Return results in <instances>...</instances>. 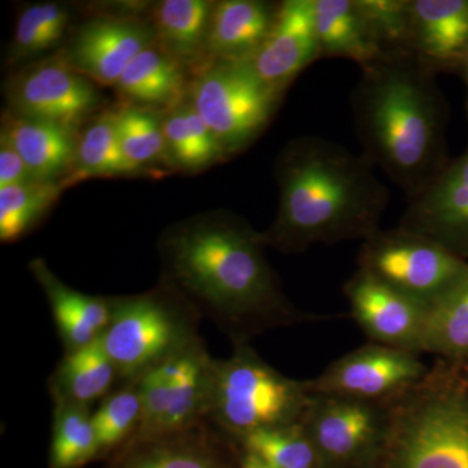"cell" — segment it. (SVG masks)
I'll list each match as a JSON object with an SVG mask.
<instances>
[{
    "mask_svg": "<svg viewBox=\"0 0 468 468\" xmlns=\"http://www.w3.org/2000/svg\"><path fill=\"white\" fill-rule=\"evenodd\" d=\"M266 248L263 233L237 215H198L175 224L160 239L162 282L233 345L315 319L286 297Z\"/></svg>",
    "mask_w": 468,
    "mask_h": 468,
    "instance_id": "obj_1",
    "label": "cell"
},
{
    "mask_svg": "<svg viewBox=\"0 0 468 468\" xmlns=\"http://www.w3.org/2000/svg\"><path fill=\"white\" fill-rule=\"evenodd\" d=\"M363 154L304 135L291 141L276 162L279 207L267 246L289 254L314 245L362 239L381 229L387 186Z\"/></svg>",
    "mask_w": 468,
    "mask_h": 468,
    "instance_id": "obj_2",
    "label": "cell"
},
{
    "mask_svg": "<svg viewBox=\"0 0 468 468\" xmlns=\"http://www.w3.org/2000/svg\"><path fill=\"white\" fill-rule=\"evenodd\" d=\"M435 72L415 54L388 55L360 68L351 112L363 155L409 199L445 168V107Z\"/></svg>",
    "mask_w": 468,
    "mask_h": 468,
    "instance_id": "obj_3",
    "label": "cell"
},
{
    "mask_svg": "<svg viewBox=\"0 0 468 468\" xmlns=\"http://www.w3.org/2000/svg\"><path fill=\"white\" fill-rule=\"evenodd\" d=\"M387 408L374 468H468V385L452 363H437Z\"/></svg>",
    "mask_w": 468,
    "mask_h": 468,
    "instance_id": "obj_4",
    "label": "cell"
},
{
    "mask_svg": "<svg viewBox=\"0 0 468 468\" xmlns=\"http://www.w3.org/2000/svg\"><path fill=\"white\" fill-rule=\"evenodd\" d=\"M311 396L309 381L285 377L250 344L233 345L229 358L215 359L207 420L237 442L255 431L301 423Z\"/></svg>",
    "mask_w": 468,
    "mask_h": 468,
    "instance_id": "obj_5",
    "label": "cell"
},
{
    "mask_svg": "<svg viewBox=\"0 0 468 468\" xmlns=\"http://www.w3.org/2000/svg\"><path fill=\"white\" fill-rule=\"evenodd\" d=\"M201 315L174 286L113 297V314L101 343L120 380H138L189 349L199 335Z\"/></svg>",
    "mask_w": 468,
    "mask_h": 468,
    "instance_id": "obj_6",
    "label": "cell"
},
{
    "mask_svg": "<svg viewBox=\"0 0 468 468\" xmlns=\"http://www.w3.org/2000/svg\"><path fill=\"white\" fill-rule=\"evenodd\" d=\"M282 98V92L261 81L250 63L208 60L197 69L190 85V104L228 155L263 133Z\"/></svg>",
    "mask_w": 468,
    "mask_h": 468,
    "instance_id": "obj_7",
    "label": "cell"
},
{
    "mask_svg": "<svg viewBox=\"0 0 468 468\" xmlns=\"http://www.w3.org/2000/svg\"><path fill=\"white\" fill-rule=\"evenodd\" d=\"M358 261V270L428 311L468 272L466 260L433 239L399 226L378 230L363 241Z\"/></svg>",
    "mask_w": 468,
    "mask_h": 468,
    "instance_id": "obj_8",
    "label": "cell"
},
{
    "mask_svg": "<svg viewBox=\"0 0 468 468\" xmlns=\"http://www.w3.org/2000/svg\"><path fill=\"white\" fill-rule=\"evenodd\" d=\"M215 358L203 338L138 378L143 420L133 439L186 430L207 420Z\"/></svg>",
    "mask_w": 468,
    "mask_h": 468,
    "instance_id": "obj_9",
    "label": "cell"
},
{
    "mask_svg": "<svg viewBox=\"0 0 468 468\" xmlns=\"http://www.w3.org/2000/svg\"><path fill=\"white\" fill-rule=\"evenodd\" d=\"M301 423L323 468H374L387 432V402L313 393Z\"/></svg>",
    "mask_w": 468,
    "mask_h": 468,
    "instance_id": "obj_10",
    "label": "cell"
},
{
    "mask_svg": "<svg viewBox=\"0 0 468 468\" xmlns=\"http://www.w3.org/2000/svg\"><path fill=\"white\" fill-rule=\"evenodd\" d=\"M428 371L419 354L369 343L307 381L314 394L384 403L420 383Z\"/></svg>",
    "mask_w": 468,
    "mask_h": 468,
    "instance_id": "obj_11",
    "label": "cell"
},
{
    "mask_svg": "<svg viewBox=\"0 0 468 468\" xmlns=\"http://www.w3.org/2000/svg\"><path fill=\"white\" fill-rule=\"evenodd\" d=\"M7 98L11 112L72 131L101 103L94 82L76 72L61 57L20 70L9 81Z\"/></svg>",
    "mask_w": 468,
    "mask_h": 468,
    "instance_id": "obj_12",
    "label": "cell"
},
{
    "mask_svg": "<svg viewBox=\"0 0 468 468\" xmlns=\"http://www.w3.org/2000/svg\"><path fill=\"white\" fill-rule=\"evenodd\" d=\"M242 449L208 420L153 437L132 439L106 468H241Z\"/></svg>",
    "mask_w": 468,
    "mask_h": 468,
    "instance_id": "obj_13",
    "label": "cell"
},
{
    "mask_svg": "<svg viewBox=\"0 0 468 468\" xmlns=\"http://www.w3.org/2000/svg\"><path fill=\"white\" fill-rule=\"evenodd\" d=\"M351 316L371 343L420 354L427 307L358 270L344 285Z\"/></svg>",
    "mask_w": 468,
    "mask_h": 468,
    "instance_id": "obj_14",
    "label": "cell"
},
{
    "mask_svg": "<svg viewBox=\"0 0 468 468\" xmlns=\"http://www.w3.org/2000/svg\"><path fill=\"white\" fill-rule=\"evenodd\" d=\"M155 43L154 27L138 18L101 16L79 27L61 58L94 84L115 88L129 63Z\"/></svg>",
    "mask_w": 468,
    "mask_h": 468,
    "instance_id": "obj_15",
    "label": "cell"
},
{
    "mask_svg": "<svg viewBox=\"0 0 468 468\" xmlns=\"http://www.w3.org/2000/svg\"><path fill=\"white\" fill-rule=\"evenodd\" d=\"M399 227L433 239L461 258L468 255V150L409 199Z\"/></svg>",
    "mask_w": 468,
    "mask_h": 468,
    "instance_id": "obj_16",
    "label": "cell"
},
{
    "mask_svg": "<svg viewBox=\"0 0 468 468\" xmlns=\"http://www.w3.org/2000/svg\"><path fill=\"white\" fill-rule=\"evenodd\" d=\"M318 58L315 0H285L266 41L249 63L264 84L284 94L295 77Z\"/></svg>",
    "mask_w": 468,
    "mask_h": 468,
    "instance_id": "obj_17",
    "label": "cell"
},
{
    "mask_svg": "<svg viewBox=\"0 0 468 468\" xmlns=\"http://www.w3.org/2000/svg\"><path fill=\"white\" fill-rule=\"evenodd\" d=\"M29 271L50 304L64 353L101 340L112 320L113 297L75 291L64 284L41 258L30 261Z\"/></svg>",
    "mask_w": 468,
    "mask_h": 468,
    "instance_id": "obj_18",
    "label": "cell"
},
{
    "mask_svg": "<svg viewBox=\"0 0 468 468\" xmlns=\"http://www.w3.org/2000/svg\"><path fill=\"white\" fill-rule=\"evenodd\" d=\"M412 52L433 70L468 51V0H409Z\"/></svg>",
    "mask_w": 468,
    "mask_h": 468,
    "instance_id": "obj_19",
    "label": "cell"
},
{
    "mask_svg": "<svg viewBox=\"0 0 468 468\" xmlns=\"http://www.w3.org/2000/svg\"><path fill=\"white\" fill-rule=\"evenodd\" d=\"M0 137L20 154L34 180L58 183L66 181L61 177L68 172L72 176L75 171L79 140L72 129L7 111Z\"/></svg>",
    "mask_w": 468,
    "mask_h": 468,
    "instance_id": "obj_20",
    "label": "cell"
},
{
    "mask_svg": "<svg viewBox=\"0 0 468 468\" xmlns=\"http://www.w3.org/2000/svg\"><path fill=\"white\" fill-rule=\"evenodd\" d=\"M280 5L260 0L215 3L209 24V60L249 63L275 24Z\"/></svg>",
    "mask_w": 468,
    "mask_h": 468,
    "instance_id": "obj_21",
    "label": "cell"
},
{
    "mask_svg": "<svg viewBox=\"0 0 468 468\" xmlns=\"http://www.w3.org/2000/svg\"><path fill=\"white\" fill-rule=\"evenodd\" d=\"M215 3L206 0H165L154 11L156 42L181 66L207 63L209 24Z\"/></svg>",
    "mask_w": 468,
    "mask_h": 468,
    "instance_id": "obj_22",
    "label": "cell"
},
{
    "mask_svg": "<svg viewBox=\"0 0 468 468\" xmlns=\"http://www.w3.org/2000/svg\"><path fill=\"white\" fill-rule=\"evenodd\" d=\"M319 57L347 58L360 68L385 58L356 0H315Z\"/></svg>",
    "mask_w": 468,
    "mask_h": 468,
    "instance_id": "obj_23",
    "label": "cell"
},
{
    "mask_svg": "<svg viewBox=\"0 0 468 468\" xmlns=\"http://www.w3.org/2000/svg\"><path fill=\"white\" fill-rule=\"evenodd\" d=\"M184 69L155 43L129 63L115 89L132 106L172 110L183 103L186 90Z\"/></svg>",
    "mask_w": 468,
    "mask_h": 468,
    "instance_id": "obj_24",
    "label": "cell"
},
{
    "mask_svg": "<svg viewBox=\"0 0 468 468\" xmlns=\"http://www.w3.org/2000/svg\"><path fill=\"white\" fill-rule=\"evenodd\" d=\"M120 380L112 360L101 346V340L82 349L64 353L63 359L48 378V392L54 403L90 408L112 392Z\"/></svg>",
    "mask_w": 468,
    "mask_h": 468,
    "instance_id": "obj_25",
    "label": "cell"
},
{
    "mask_svg": "<svg viewBox=\"0 0 468 468\" xmlns=\"http://www.w3.org/2000/svg\"><path fill=\"white\" fill-rule=\"evenodd\" d=\"M168 165L181 171L197 172L223 162V144L190 103L178 104L162 117Z\"/></svg>",
    "mask_w": 468,
    "mask_h": 468,
    "instance_id": "obj_26",
    "label": "cell"
},
{
    "mask_svg": "<svg viewBox=\"0 0 468 468\" xmlns=\"http://www.w3.org/2000/svg\"><path fill=\"white\" fill-rule=\"evenodd\" d=\"M421 353L441 360H468V272L428 311Z\"/></svg>",
    "mask_w": 468,
    "mask_h": 468,
    "instance_id": "obj_27",
    "label": "cell"
},
{
    "mask_svg": "<svg viewBox=\"0 0 468 468\" xmlns=\"http://www.w3.org/2000/svg\"><path fill=\"white\" fill-rule=\"evenodd\" d=\"M100 460L97 433L90 408L54 403L50 468H82Z\"/></svg>",
    "mask_w": 468,
    "mask_h": 468,
    "instance_id": "obj_28",
    "label": "cell"
},
{
    "mask_svg": "<svg viewBox=\"0 0 468 468\" xmlns=\"http://www.w3.org/2000/svg\"><path fill=\"white\" fill-rule=\"evenodd\" d=\"M66 181H29L0 187V241L16 242L57 203Z\"/></svg>",
    "mask_w": 468,
    "mask_h": 468,
    "instance_id": "obj_29",
    "label": "cell"
},
{
    "mask_svg": "<svg viewBox=\"0 0 468 468\" xmlns=\"http://www.w3.org/2000/svg\"><path fill=\"white\" fill-rule=\"evenodd\" d=\"M138 174L122 153L117 138L113 111L101 113L77 143L76 165L68 183L89 177H113Z\"/></svg>",
    "mask_w": 468,
    "mask_h": 468,
    "instance_id": "obj_30",
    "label": "cell"
},
{
    "mask_svg": "<svg viewBox=\"0 0 468 468\" xmlns=\"http://www.w3.org/2000/svg\"><path fill=\"white\" fill-rule=\"evenodd\" d=\"M143 420V399L138 380L125 381L101 399L92 414L100 460H110L138 432Z\"/></svg>",
    "mask_w": 468,
    "mask_h": 468,
    "instance_id": "obj_31",
    "label": "cell"
},
{
    "mask_svg": "<svg viewBox=\"0 0 468 468\" xmlns=\"http://www.w3.org/2000/svg\"><path fill=\"white\" fill-rule=\"evenodd\" d=\"M113 115L120 146L138 174L156 163L168 165L162 117L150 109L132 104L113 111Z\"/></svg>",
    "mask_w": 468,
    "mask_h": 468,
    "instance_id": "obj_32",
    "label": "cell"
},
{
    "mask_svg": "<svg viewBox=\"0 0 468 468\" xmlns=\"http://www.w3.org/2000/svg\"><path fill=\"white\" fill-rule=\"evenodd\" d=\"M69 11L58 3H36L18 15L7 60L18 64L51 50L64 38Z\"/></svg>",
    "mask_w": 468,
    "mask_h": 468,
    "instance_id": "obj_33",
    "label": "cell"
},
{
    "mask_svg": "<svg viewBox=\"0 0 468 468\" xmlns=\"http://www.w3.org/2000/svg\"><path fill=\"white\" fill-rule=\"evenodd\" d=\"M270 468H323L303 424L255 431L237 441Z\"/></svg>",
    "mask_w": 468,
    "mask_h": 468,
    "instance_id": "obj_34",
    "label": "cell"
},
{
    "mask_svg": "<svg viewBox=\"0 0 468 468\" xmlns=\"http://www.w3.org/2000/svg\"><path fill=\"white\" fill-rule=\"evenodd\" d=\"M385 57L412 52L409 0H356Z\"/></svg>",
    "mask_w": 468,
    "mask_h": 468,
    "instance_id": "obj_35",
    "label": "cell"
},
{
    "mask_svg": "<svg viewBox=\"0 0 468 468\" xmlns=\"http://www.w3.org/2000/svg\"><path fill=\"white\" fill-rule=\"evenodd\" d=\"M33 180V175L20 154L5 138L0 137V187L26 184Z\"/></svg>",
    "mask_w": 468,
    "mask_h": 468,
    "instance_id": "obj_36",
    "label": "cell"
},
{
    "mask_svg": "<svg viewBox=\"0 0 468 468\" xmlns=\"http://www.w3.org/2000/svg\"><path fill=\"white\" fill-rule=\"evenodd\" d=\"M241 468H270L261 461L257 455L251 454V452H243L241 455Z\"/></svg>",
    "mask_w": 468,
    "mask_h": 468,
    "instance_id": "obj_37",
    "label": "cell"
},
{
    "mask_svg": "<svg viewBox=\"0 0 468 468\" xmlns=\"http://www.w3.org/2000/svg\"><path fill=\"white\" fill-rule=\"evenodd\" d=\"M452 365L457 368V371L460 372V375L462 378H463L464 383L468 385V360H466V362L452 363Z\"/></svg>",
    "mask_w": 468,
    "mask_h": 468,
    "instance_id": "obj_38",
    "label": "cell"
},
{
    "mask_svg": "<svg viewBox=\"0 0 468 468\" xmlns=\"http://www.w3.org/2000/svg\"><path fill=\"white\" fill-rule=\"evenodd\" d=\"M458 66L464 68V69H466V72L468 73V51L466 52V54L463 55V57H462L460 64H458Z\"/></svg>",
    "mask_w": 468,
    "mask_h": 468,
    "instance_id": "obj_39",
    "label": "cell"
},
{
    "mask_svg": "<svg viewBox=\"0 0 468 468\" xmlns=\"http://www.w3.org/2000/svg\"><path fill=\"white\" fill-rule=\"evenodd\" d=\"M466 79H467V84H468V73H467V75H466Z\"/></svg>",
    "mask_w": 468,
    "mask_h": 468,
    "instance_id": "obj_40",
    "label": "cell"
}]
</instances>
